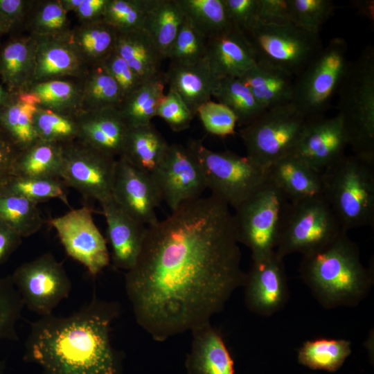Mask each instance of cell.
<instances>
[{
  "label": "cell",
  "instance_id": "1",
  "mask_svg": "<svg viewBox=\"0 0 374 374\" xmlns=\"http://www.w3.org/2000/svg\"><path fill=\"white\" fill-rule=\"evenodd\" d=\"M245 275L233 214L211 195L147 226L125 286L136 322L163 341L210 322Z\"/></svg>",
  "mask_w": 374,
  "mask_h": 374
},
{
  "label": "cell",
  "instance_id": "2",
  "mask_svg": "<svg viewBox=\"0 0 374 374\" xmlns=\"http://www.w3.org/2000/svg\"><path fill=\"white\" fill-rule=\"evenodd\" d=\"M119 312L117 303L94 296L69 316H42L30 323L25 358L46 374H117L110 334Z\"/></svg>",
  "mask_w": 374,
  "mask_h": 374
},
{
  "label": "cell",
  "instance_id": "3",
  "mask_svg": "<svg viewBox=\"0 0 374 374\" xmlns=\"http://www.w3.org/2000/svg\"><path fill=\"white\" fill-rule=\"evenodd\" d=\"M299 271L317 301L328 310L358 305L374 283L373 265H363L357 245L344 231L325 246L303 254Z\"/></svg>",
  "mask_w": 374,
  "mask_h": 374
},
{
  "label": "cell",
  "instance_id": "4",
  "mask_svg": "<svg viewBox=\"0 0 374 374\" xmlns=\"http://www.w3.org/2000/svg\"><path fill=\"white\" fill-rule=\"evenodd\" d=\"M323 197L343 231L374 224V163L344 155L321 172Z\"/></svg>",
  "mask_w": 374,
  "mask_h": 374
},
{
  "label": "cell",
  "instance_id": "5",
  "mask_svg": "<svg viewBox=\"0 0 374 374\" xmlns=\"http://www.w3.org/2000/svg\"><path fill=\"white\" fill-rule=\"evenodd\" d=\"M338 94L341 116L353 154L374 163V48L350 62Z\"/></svg>",
  "mask_w": 374,
  "mask_h": 374
},
{
  "label": "cell",
  "instance_id": "6",
  "mask_svg": "<svg viewBox=\"0 0 374 374\" xmlns=\"http://www.w3.org/2000/svg\"><path fill=\"white\" fill-rule=\"evenodd\" d=\"M290 202L267 177L259 188L235 208L233 220L237 239L249 248L252 260L276 249Z\"/></svg>",
  "mask_w": 374,
  "mask_h": 374
},
{
  "label": "cell",
  "instance_id": "7",
  "mask_svg": "<svg viewBox=\"0 0 374 374\" xmlns=\"http://www.w3.org/2000/svg\"><path fill=\"white\" fill-rule=\"evenodd\" d=\"M187 146L196 157L211 195L234 209L267 179V170L246 156L231 151H213L201 140H191Z\"/></svg>",
  "mask_w": 374,
  "mask_h": 374
},
{
  "label": "cell",
  "instance_id": "8",
  "mask_svg": "<svg viewBox=\"0 0 374 374\" xmlns=\"http://www.w3.org/2000/svg\"><path fill=\"white\" fill-rule=\"evenodd\" d=\"M348 44L332 38L294 78L292 103L306 119L324 116L348 71Z\"/></svg>",
  "mask_w": 374,
  "mask_h": 374
},
{
  "label": "cell",
  "instance_id": "9",
  "mask_svg": "<svg viewBox=\"0 0 374 374\" xmlns=\"http://www.w3.org/2000/svg\"><path fill=\"white\" fill-rule=\"evenodd\" d=\"M306 121L292 103L266 109L240 131L246 157L267 170L294 152Z\"/></svg>",
  "mask_w": 374,
  "mask_h": 374
},
{
  "label": "cell",
  "instance_id": "10",
  "mask_svg": "<svg viewBox=\"0 0 374 374\" xmlns=\"http://www.w3.org/2000/svg\"><path fill=\"white\" fill-rule=\"evenodd\" d=\"M256 62L276 66L296 77L321 51L319 34L292 24L273 25L259 20L246 35Z\"/></svg>",
  "mask_w": 374,
  "mask_h": 374
},
{
  "label": "cell",
  "instance_id": "11",
  "mask_svg": "<svg viewBox=\"0 0 374 374\" xmlns=\"http://www.w3.org/2000/svg\"><path fill=\"white\" fill-rule=\"evenodd\" d=\"M342 231L323 197L290 202L275 251L283 258L294 253L303 255L332 242Z\"/></svg>",
  "mask_w": 374,
  "mask_h": 374
},
{
  "label": "cell",
  "instance_id": "12",
  "mask_svg": "<svg viewBox=\"0 0 374 374\" xmlns=\"http://www.w3.org/2000/svg\"><path fill=\"white\" fill-rule=\"evenodd\" d=\"M10 276L24 306L41 317L51 314L72 287L62 264L51 253L24 262Z\"/></svg>",
  "mask_w": 374,
  "mask_h": 374
},
{
  "label": "cell",
  "instance_id": "13",
  "mask_svg": "<svg viewBox=\"0 0 374 374\" xmlns=\"http://www.w3.org/2000/svg\"><path fill=\"white\" fill-rule=\"evenodd\" d=\"M61 180L85 198L100 204L112 197L116 158L79 140L63 145Z\"/></svg>",
  "mask_w": 374,
  "mask_h": 374
},
{
  "label": "cell",
  "instance_id": "14",
  "mask_svg": "<svg viewBox=\"0 0 374 374\" xmlns=\"http://www.w3.org/2000/svg\"><path fill=\"white\" fill-rule=\"evenodd\" d=\"M49 224L55 229L66 253L96 276L110 262L107 241L94 222L87 206L73 208L53 217Z\"/></svg>",
  "mask_w": 374,
  "mask_h": 374
},
{
  "label": "cell",
  "instance_id": "15",
  "mask_svg": "<svg viewBox=\"0 0 374 374\" xmlns=\"http://www.w3.org/2000/svg\"><path fill=\"white\" fill-rule=\"evenodd\" d=\"M151 175L171 212L200 197L207 189L199 163L188 146L170 145L163 161Z\"/></svg>",
  "mask_w": 374,
  "mask_h": 374
},
{
  "label": "cell",
  "instance_id": "16",
  "mask_svg": "<svg viewBox=\"0 0 374 374\" xmlns=\"http://www.w3.org/2000/svg\"><path fill=\"white\" fill-rule=\"evenodd\" d=\"M283 259L274 251L252 260L243 287L245 305L253 313L270 317L287 303L290 291Z\"/></svg>",
  "mask_w": 374,
  "mask_h": 374
},
{
  "label": "cell",
  "instance_id": "17",
  "mask_svg": "<svg viewBox=\"0 0 374 374\" xmlns=\"http://www.w3.org/2000/svg\"><path fill=\"white\" fill-rule=\"evenodd\" d=\"M112 197L124 211L145 226L158 221L156 208L162 198L152 175L121 157L116 159Z\"/></svg>",
  "mask_w": 374,
  "mask_h": 374
},
{
  "label": "cell",
  "instance_id": "18",
  "mask_svg": "<svg viewBox=\"0 0 374 374\" xmlns=\"http://www.w3.org/2000/svg\"><path fill=\"white\" fill-rule=\"evenodd\" d=\"M348 145L341 116L307 119L292 154L321 173L345 155Z\"/></svg>",
  "mask_w": 374,
  "mask_h": 374
},
{
  "label": "cell",
  "instance_id": "19",
  "mask_svg": "<svg viewBox=\"0 0 374 374\" xmlns=\"http://www.w3.org/2000/svg\"><path fill=\"white\" fill-rule=\"evenodd\" d=\"M69 35L35 36V65L31 84L61 78L81 80L84 77L89 67L72 45Z\"/></svg>",
  "mask_w": 374,
  "mask_h": 374
},
{
  "label": "cell",
  "instance_id": "20",
  "mask_svg": "<svg viewBox=\"0 0 374 374\" xmlns=\"http://www.w3.org/2000/svg\"><path fill=\"white\" fill-rule=\"evenodd\" d=\"M100 204L107 223L113 265L127 271L139 257L147 226L124 211L113 197Z\"/></svg>",
  "mask_w": 374,
  "mask_h": 374
},
{
  "label": "cell",
  "instance_id": "21",
  "mask_svg": "<svg viewBox=\"0 0 374 374\" xmlns=\"http://www.w3.org/2000/svg\"><path fill=\"white\" fill-rule=\"evenodd\" d=\"M77 121L78 140L114 158L122 154L130 127L118 108L82 111Z\"/></svg>",
  "mask_w": 374,
  "mask_h": 374
},
{
  "label": "cell",
  "instance_id": "22",
  "mask_svg": "<svg viewBox=\"0 0 374 374\" xmlns=\"http://www.w3.org/2000/svg\"><path fill=\"white\" fill-rule=\"evenodd\" d=\"M205 59L218 79L240 78L256 64L247 37L234 27L207 38Z\"/></svg>",
  "mask_w": 374,
  "mask_h": 374
},
{
  "label": "cell",
  "instance_id": "23",
  "mask_svg": "<svg viewBox=\"0 0 374 374\" xmlns=\"http://www.w3.org/2000/svg\"><path fill=\"white\" fill-rule=\"evenodd\" d=\"M186 366L189 374H234L233 358L221 333L210 322L192 331Z\"/></svg>",
  "mask_w": 374,
  "mask_h": 374
},
{
  "label": "cell",
  "instance_id": "24",
  "mask_svg": "<svg viewBox=\"0 0 374 374\" xmlns=\"http://www.w3.org/2000/svg\"><path fill=\"white\" fill-rule=\"evenodd\" d=\"M267 177L290 202L323 197L321 173L292 153L272 163L267 169Z\"/></svg>",
  "mask_w": 374,
  "mask_h": 374
},
{
  "label": "cell",
  "instance_id": "25",
  "mask_svg": "<svg viewBox=\"0 0 374 374\" xmlns=\"http://www.w3.org/2000/svg\"><path fill=\"white\" fill-rule=\"evenodd\" d=\"M34 35L11 37L0 46V79L10 92L26 89L33 81L35 65Z\"/></svg>",
  "mask_w": 374,
  "mask_h": 374
},
{
  "label": "cell",
  "instance_id": "26",
  "mask_svg": "<svg viewBox=\"0 0 374 374\" xmlns=\"http://www.w3.org/2000/svg\"><path fill=\"white\" fill-rule=\"evenodd\" d=\"M164 80L184 100L194 116L198 109L211 100L218 82L206 59L193 65L172 64Z\"/></svg>",
  "mask_w": 374,
  "mask_h": 374
},
{
  "label": "cell",
  "instance_id": "27",
  "mask_svg": "<svg viewBox=\"0 0 374 374\" xmlns=\"http://www.w3.org/2000/svg\"><path fill=\"white\" fill-rule=\"evenodd\" d=\"M238 78L265 110L292 103L295 77L276 66L256 62Z\"/></svg>",
  "mask_w": 374,
  "mask_h": 374
},
{
  "label": "cell",
  "instance_id": "28",
  "mask_svg": "<svg viewBox=\"0 0 374 374\" xmlns=\"http://www.w3.org/2000/svg\"><path fill=\"white\" fill-rule=\"evenodd\" d=\"M38 107L37 98L26 90L10 92L8 100L0 105V129L19 151L39 140L33 124Z\"/></svg>",
  "mask_w": 374,
  "mask_h": 374
},
{
  "label": "cell",
  "instance_id": "29",
  "mask_svg": "<svg viewBox=\"0 0 374 374\" xmlns=\"http://www.w3.org/2000/svg\"><path fill=\"white\" fill-rule=\"evenodd\" d=\"M114 50L143 82L161 74L164 59L145 30L118 33Z\"/></svg>",
  "mask_w": 374,
  "mask_h": 374
},
{
  "label": "cell",
  "instance_id": "30",
  "mask_svg": "<svg viewBox=\"0 0 374 374\" xmlns=\"http://www.w3.org/2000/svg\"><path fill=\"white\" fill-rule=\"evenodd\" d=\"M169 145L152 123L131 127L120 157L136 168L152 174L163 161Z\"/></svg>",
  "mask_w": 374,
  "mask_h": 374
},
{
  "label": "cell",
  "instance_id": "31",
  "mask_svg": "<svg viewBox=\"0 0 374 374\" xmlns=\"http://www.w3.org/2000/svg\"><path fill=\"white\" fill-rule=\"evenodd\" d=\"M63 162L62 144L38 140L19 152L12 176L61 179Z\"/></svg>",
  "mask_w": 374,
  "mask_h": 374
},
{
  "label": "cell",
  "instance_id": "32",
  "mask_svg": "<svg viewBox=\"0 0 374 374\" xmlns=\"http://www.w3.org/2000/svg\"><path fill=\"white\" fill-rule=\"evenodd\" d=\"M118 33L103 19L71 28L70 41L89 66L101 64L114 50Z\"/></svg>",
  "mask_w": 374,
  "mask_h": 374
},
{
  "label": "cell",
  "instance_id": "33",
  "mask_svg": "<svg viewBox=\"0 0 374 374\" xmlns=\"http://www.w3.org/2000/svg\"><path fill=\"white\" fill-rule=\"evenodd\" d=\"M165 80L162 74L143 82L124 98L118 108L123 120L131 127L147 125L156 116L157 110L165 96Z\"/></svg>",
  "mask_w": 374,
  "mask_h": 374
},
{
  "label": "cell",
  "instance_id": "34",
  "mask_svg": "<svg viewBox=\"0 0 374 374\" xmlns=\"http://www.w3.org/2000/svg\"><path fill=\"white\" fill-rule=\"evenodd\" d=\"M37 99L39 107L73 116L81 112V80L55 79L30 84L26 89Z\"/></svg>",
  "mask_w": 374,
  "mask_h": 374
},
{
  "label": "cell",
  "instance_id": "35",
  "mask_svg": "<svg viewBox=\"0 0 374 374\" xmlns=\"http://www.w3.org/2000/svg\"><path fill=\"white\" fill-rule=\"evenodd\" d=\"M186 17L178 0H156L147 18L145 30L163 59H167Z\"/></svg>",
  "mask_w": 374,
  "mask_h": 374
},
{
  "label": "cell",
  "instance_id": "36",
  "mask_svg": "<svg viewBox=\"0 0 374 374\" xmlns=\"http://www.w3.org/2000/svg\"><path fill=\"white\" fill-rule=\"evenodd\" d=\"M352 352L351 342L345 339L317 337L306 340L298 349V362L312 370L335 372Z\"/></svg>",
  "mask_w": 374,
  "mask_h": 374
},
{
  "label": "cell",
  "instance_id": "37",
  "mask_svg": "<svg viewBox=\"0 0 374 374\" xmlns=\"http://www.w3.org/2000/svg\"><path fill=\"white\" fill-rule=\"evenodd\" d=\"M81 83V112L119 108L123 101L121 90L101 64L89 67Z\"/></svg>",
  "mask_w": 374,
  "mask_h": 374
},
{
  "label": "cell",
  "instance_id": "38",
  "mask_svg": "<svg viewBox=\"0 0 374 374\" xmlns=\"http://www.w3.org/2000/svg\"><path fill=\"white\" fill-rule=\"evenodd\" d=\"M213 96L231 109L237 118L238 125L243 127L265 111L238 78H220Z\"/></svg>",
  "mask_w": 374,
  "mask_h": 374
},
{
  "label": "cell",
  "instance_id": "39",
  "mask_svg": "<svg viewBox=\"0 0 374 374\" xmlns=\"http://www.w3.org/2000/svg\"><path fill=\"white\" fill-rule=\"evenodd\" d=\"M37 205L21 196L0 191V220L21 238L29 237L44 223Z\"/></svg>",
  "mask_w": 374,
  "mask_h": 374
},
{
  "label": "cell",
  "instance_id": "40",
  "mask_svg": "<svg viewBox=\"0 0 374 374\" xmlns=\"http://www.w3.org/2000/svg\"><path fill=\"white\" fill-rule=\"evenodd\" d=\"M24 24L30 35L38 37L62 36L71 30L60 0L32 1Z\"/></svg>",
  "mask_w": 374,
  "mask_h": 374
},
{
  "label": "cell",
  "instance_id": "41",
  "mask_svg": "<svg viewBox=\"0 0 374 374\" xmlns=\"http://www.w3.org/2000/svg\"><path fill=\"white\" fill-rule=\"evenodd\" d=\"M186 18L206 38L232 26L223 0H178Z\"/></svg>",
  "mask_w": 374,
  "mask_h": 374
},
{
  "label": "cell",
  "instance_id": "42",
  "mask_svg": "<svg viewBox=\"0 0 374 374\" xmlns=\"http://www.w3.org/2000/svg\"><path fill=\"white\" fill-rule=\"evenodd\" d=\"M155 1L156 0H109L103 20L118 33L143 30Z\"/></svg>",
  "mask_w": 374,
  "mask_h": 374
},
{
  "label": "cell",
  "instance_id": "43",
  "mask_svg": "<svg viewBox=\"0 0 374 374\" xmlns=\"http://www.w3.org/2000/svg\"><path fill=\"white\" fill-rule=\"evenodd\" d=\"M33 124L38 139L43 141L64 145L78 139L77 116L38 107Z\"/></svg>",
  "mask_w": 374,
  "mask_h": 374
},
{
  "label": "cell",
  "instance_id": "44",
  "mask_svg": "<svg viewBox=\"0 0 374 374\" xmlns=\"http://www.w3.org/2000/svg\"><path fill=\"white\" fill-rule=\"evenodd\" d=\"M65 187L63 181L59 179L12 176L0 191L21 196L37 204L52 199H59L69 205Z\"/></svg>",
  "mask_w": 374,
  "mask_h": 374
},
{
  "label": "cell",
  "instance_id": "45",
  "mask_svg": "<svg viewBox=\"0 0 374 374\" xmlns=\"http://www.w3.org/2000/svg\"><path fill=\"white\" fill-rule=\"evenodd\" d=\"M24 305L11 276H0V341L18 340L17 324ZM3 365L0 362V374Z\"/></svg>",
  "mask_w": 374,
  "mask_h": 374
},
{
  "label": "cell",
  "instance_id": "46",
  "mask_svg": "<svg viewBox=\"0 0 374 374\" xmlns=\"http://www.w3.org/2000/svg\"><path fill=\"white\" fill-rule=\"evenodd\" d=\"M207 38L186 18L170 50L172 64L193 65L205 58Z\"/></svg>",
  "mask_w": 374,
  "mask_h": 374
},
{
  "label": "cell",
  "instance_id": "47",
  "mask_svg": "<svg viewBox=\"0 0 374 374\" xmlns=\"http://www.w3.org/2000/svg\"><path fill=\"white\" fill-rule=\"evenodd\" d=\"M291 23L308 32L319 34L322 26L333 15L330 0H288Z\"/></svg>",
  "mask_w": 374,
  "mask_h": 374
},
{
  "label": "cell",
  "instance_id": "48",
  "mask_svg": "<svg viewBox=\"0 0 374 374\" xmlns=\"http://www.w3.org/2000/svg\"><path fill=\"white\" fill-rule=\"evenodd\" d=\"M197 114L208 133L221 137L235 134L237 118L224 105L208 100L199 107Z\"/></svg>",
  "mask_w": 374,
  "mask_h": 374
},
{
  "label": "cell",
  "instance_id": "49",
  "mask_svg": "<svg viewBox=\"0 0 374 374\" xmlns=\"http://www.w3.org/2000/svg\"><path fill=\"white\" fill-rule=\"evenodd\" d=\"M156 116L161 118L174 132H181L189 127L194 115L181 97L172 89L160 103Z\"/></svg>",
  "mask_w": 374,
  "mask_h": 374
},
{
  "label": "cell",
  "instance_id": "50",
  "mask_svg": "<svg viewBox=\"0 0 374 374\" xmlns=\"http://www.w3.org/2000/svg\"><path fill=\"white\" fill-rule=\"evenodd\" d=\"M118 86L123 100L143 82L127 63L114 50L101 63Z\"/></svg>",
  "mask_w": 374,
  "mask_h": 374
},
{
  "label": "cell",
  "instance_id": "51",
  "mask_svg": "<svg viewBox=\"0 0 374 374\" xmlns=\"http://www.w3.org/2000/svg\"><path fill=\"white\" fill-rule=\"evenodd\" d=\"M232 26L245 35L258 21V0H223Z\"/></svg>",
  "mask_w": 374,
  "mask_h": 374
},
{
  "label": "cell",
  "instance_id": "52",
  "mask_svg": "<svg viewBox=\"0 0 374 374\" xmlns=\"http://www.w3.org/2000/svg\"><path fill=\"white\" fill-rule=\"evenodd\" d=\"M258 19L267 24H292L288 0H258Z\"/></svg>",
  "mask_w": 374,
  "mask_h": 374
},
{
  "label": "cell",
  "instance_id": "53",
  "mask_svg": "<svg viewBox=\"0 0 374 374\" xmlns=\"http://www.w3.org/2000/svg\"><path fill=\"white\" fill-rule=\"evenodd\" d=\"M19 150L0 129V189L12 177Z\"/></svg>",
  "mask_w": 374,
  "mask_h": 374
},
{
  "label": "cell",
  "instance_id": "54",
  "mask_svg": "<svg viewBox=\"0 0 374 374\" xmlns=\"http://www.w3.org/2000/svg\"><path fill=\"white\" fill-rule=\"evenodd\" d=\"M31 3L28 0H0V15L15 28L24 24Z\"/></svg>",
  "mask_w": 374,
  "mask_h": 374
},
{
  "label": "cell",
  "instance_id": "55",
  "mask_svg": "<svg viewBox=\"0 0 374 374\" xmlns=\"http://www.w3.org/2000/svg\"><path fill=\"white\" fill-rule=\"evenodd\" d=\"M109 0H81L73 12L80 24L103 20Z\"/></svg>",
  "mask_w": 374,
  "mask_h": 374
},
{
  "label": "cell",
  "instance_id": "56",
  "mask_svg": "<svg viewBox=\"0 0 374 374\" xmlns=\"http://www.w3.org/2000/svg\"><path fill=\"white\" fill-rule=\"evenodd\" d=\"M22 238L0 220V265L6 262L21 243Z\"/></svg>",
  "mask_w": 374,
  "mask_h": 374
},
{
  "label": "cell",
  "instance_id": "57",
  "mask_svg": "<svg viewBox=\"0 0 374 374\" xmlns=\"http://www.w3.org/2000/svg\"><path fill=\"white\" fill-rule=\"evenodd\" d=\"M357 5L356 8L359 10L360 14L364 15L370 20L373 21L374 19V6L373 1H355Z\"/></svg>",
  "mask_w": 374,
  "mask_h": 374
},
{
  "label": "cell",
  "instance_id": "58",
  "mask_svg": "<svg viewBox=\"0 0 374 374\" xmlns=\"http://www.w3.org/2000/svg\"><path fill=\"white\" fill-rule=\"evenodd\" d=\"M14 29V26L9 21L0 15V38L3 35L13 31Z\"/></svg>",
  "mask_w": 374,
  "mask_h": 374
},
{
  "label": "cell",
  "instance_id": "59",
  "mask_svg": "<svg viewBox=\"0 0 374 374\" xmlns=\"http://www.w3.org/2000/svg\"><path fill=\"white\" fill-rule=\"evenodd\" d=\"M10 92L5 87L0 84V105L4 104L9 98Z\"/></svg>",
  "mask_w": 374,
  "mask_h": 374
}]
</instances>
